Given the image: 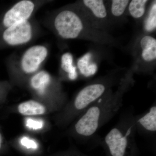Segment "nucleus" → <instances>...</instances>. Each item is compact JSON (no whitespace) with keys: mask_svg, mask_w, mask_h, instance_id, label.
<instances>
[{"mask_svg":"<svg viewBox=\"0 0 156 156\" xmlns=\"http://www.w3.org/2000/svg\"><path fill=\"white\" fill-rule=\"evenodd\" d=\"M134 73L132 69L128 71L122 76L116 90L110 89L80 115L70 129V135L84 141L94 137L122 107L124 95L135 82Z\"/></svg>","mask_w":156,"mask_h":156,"instance_id":"nucleus-1","label":"nucleus"},{"mask_svg":"<svg viewBox=\"0 0 156 156\" xmlns=\"http://www.w3.org/2000/svg\"><path fill=\"white\" fill-rule=\"evenodd\" d=\"M48 22L50 28L61 39L87 40L102 45L117 44L107 32L95 28L75 4L56 10Z\"/></svg>","mask_w":156,"mask_h":156,"instance_id":"nucleus-2","label":"nucleus"},{"mask_svg":"<svg viewBox=\"0 0 156 156\" xmlns=\"http://www.w3.org/2000/svg\"><path fill=\"white\" fill-rule=\"evenodd\" d=\"M122 77L109 75L90 82L60 111L57 123L62 126L69 125L114 86L118 85Z\"/></svg>","mask_w":156,"mask_h":156,"instance_id":"nucleus-3","label":"nucleus"},{"mask_svg":"<svg viewBox=\"0 0 156 156\" xmlns=\"http://www.w3.org/2000/svg\"><path fill=\"white\" fill-rule=\"evenodd\" d=\"M135 116L133 112L124 114L102 139L111 156H126L136 146Z\"/></svg>","mask_w":156,"mask_h":156,"instance_id":"nucleus-4","label":"nucleus"},{"mask_svg":"<svg viewBox=\"0 0 156 156\" xmlns=\"http://www.w3.org/2000/svg\"><path fill=\"white\" fill-rule=\"evenodd\" d=\"M133 55L134 72L151 73L154 69L156 61V39L148 34H143L137 39Z\"/></svg>","mask_w":156,"mask_h":156,"instance_id":"nucleus-5","label":"nucleus"},{"mask_svg":"<svg viewBox=\"0 0 156 156\" xmlns=\"http://www.w3.org/2000/svg\"><path fill=\"white\" fill-rule=\"evenodd\" d=\"M49 51L44 45H36L28 48L23 53L17 63L16 70L25 78L31 76L41 70L48 58Z\"/></svg>","mask_w":156,"mask_h":156,"instance_id":"nucleus-6","label":"nucleus"},{"mask_svg":"<svg viewBox=\"0 0 156 156\" xmlns=\"http://www.w3.org/2000/svg\"><path fill=\"white\" fill-rule=\"evenodd\" d=\"M29 88L37 97L45 98L50 94L66 100L60 83L48 72L40 70L29 78Z\"/></svg>","mask_w":156,"mask_h":156,"instance_id":"nucleus-7","label":"nucleus"},{"mask_svg":"<svg viewBox=\"0 0 156 156\" xmlns=\"http://www.w3.org/2000/svg\"><path fill=\"white\" fill-rule=\"evenodd\" d=\"M74 4L95 28L107 32L111 21L105 1L82 0Z\"/></svg>","mask_w":156,"mask_h":156,"instance_id":"nucleus-8","label":"nucleus"},{"mask_svg":"<svg viewBox=\"0 0 156 156\" xmlns=\"http://www.w3.org/2000/svg\"><path fill=\"white\" fill-rule=\"evenodd\" d=\"M38 30L37 23L30 19L5 29L3 33V40L10 47L23 46L33 41Z\"/></svg>","mask_w":156,"mask_h":156,"instance_id":"nucleus-9","label":"nucleus"},{"mask_svg":"<svg viewBox=\"0 0 156 156\" xmlns=\"http://www.w3.org/2000/svg\"><path fill=\"white\" fill-rule=\"evenodd\" d=\"M46 2L21 0L12 6L4 15L2 24L5 29L31 19L32 16Z\"/></svg>","mask_w":156,"mask_h":156,"instance_id":"nucleus-10","label":"nucleus"},{"mask_svg":"<svg viewBox=\"0 0 156 156\" xmlns=\"http://www.w3.org/2000/svg\"><path fill=\"white\" fill-rule=\"evenodd\" d=\"M136 132L146 136H154L156 132V103L144 113L135 116Z\"/></svg>","mask_w":156,"mask_h":156,"instance_id":"nucleus-11","label":"nucleus"},{"mask_svg":"<svg viewBox=\"0 0 156 156\" xmlns=\"http://www.w3.org/2000/svg\"><path fill=\"white\" fill-rule=\"evenodd\" d=\"M49 106L41 101L29 100L20 103L17 107L18 113L26 116L43 115L50 111Z\"/></svg>","mask_w":156,"mask_h":156,"instance_id":"nucleus-12","label":"nucleus"},{"mask_svg":"<svg viewBox=\"0 0 156 156\" xmlns=\"http://www.w3.org/2000/svg\"><path fill=\"white\" fill-rule=\"evenodd\" d=\"M92 53H88L78 59L77 69L82 75L88 77L96 73L98 66L96 63L92 61Z\"/></svg>","mask_w":156,"mask_h":156,"instance_id":"nucleus-13","label":"nucleus"},{"mask_svg":"<svg viewBox=\"0 0 156 156\" xmlns=\"http://www.w3.org/2000/svg\"><path fill=\"white\" fill-rule=\"evenodd\" d=\"M72 54L66 53L62 54L60 61V67L62 71L66 73L70 80H74L78 77L77 69L74 65Z\"/></svg>","mask_w":156,"mask_h":156,"instance_id":"nucleus-14","label":"nucleus"},{"mask_svg":"<svg viewBox=\"0 0 156 156\" xmlns=\"http://www.w3.org/2000/svg\"><path fill=\"white\" fill-rule=\"evenodd\" d=\"M130 1L112 0L110 1L109 8H107L110 20L119 19L127 11Z\"/></svg>","mask_w":156,"mask_h":156,"instance_id":"nucleus-15","label":"nucleus"},{"mask_svg":"<svg viewBox=\"0 0 156 156\" xmlns=\"http://www.w3.org/2000/svg\"><path fill=\"white\" fill-rule=\"evenodd\" d=\"M148 2L147 0H132L130 1L128 8V13L134 19H142L145 15L147 6Z\"/></svg>","mask_w":156,"mask_h":156,"instance_id":"nucleus-16","label":"nucleus"},{"mask_svg":"<svg viewBox=\"0 0 156 156\" xmlns=\"http://www.w3.org/2000/svg\"><path fill=\"white\" fill-rule=\"evenodd\" d=\"M156 6V1H155L151 6L149 13L144 23V29L147 32H151L155 29Z\"/></svg>","mask_w":156,"mask_h":156,"instance_id":"nucleus-17","label":"nucleus"},{"mask_svg":"<svg viewBox=\"0 0 156 156\" xmlns=\"http://www.w3.org/2000/svg\"><path fill=\"white\" fill-rule=\"evenodd\" d=\"M10 86L8 84L0 85V104L5 101Z\"/></svg>","mask_w":156,"mask_h":156,"instance_id":"nucleus-18","label":"nucleus"},{"mask_svg":"<svg viewBox=\"0 0 156 156\" xmlns=\"http://www.w3.org/2000/svg\"><path fill=\"white\" fill-rule=\"evenodd\" d=\"M7 150V145L4 135L0 130V156L5 153Z\"/></svg>","mask_w":156,"mask_h":156,"instance_id":"nucleus-19","label":"nucleus"},{"mask_svg":"<svg viewBox=\"0 0 156 156\" xmlns=\"http://www.w3.org/2000/svg\"><path fill=\"white\" fill-rule=\"evenodd\" d=\"M53 156H78L75 154H63V155H54Z\"/></svg>","mask_w":156,"mask_h":156,"instance_id":"nucleus-20","label":"nucleus"}]
</instances>
